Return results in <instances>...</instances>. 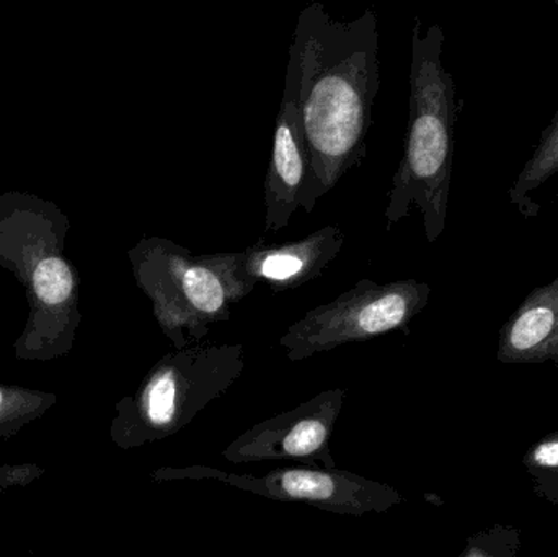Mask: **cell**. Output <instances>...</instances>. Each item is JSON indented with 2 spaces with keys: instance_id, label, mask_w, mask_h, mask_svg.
Instances as JSON below:
<instances>
[{
  "instance_id": "8",
  "label": "cell",
  "mask_w": 558,
  "mask_h": 557,
  "mask_svg": "<svg viewBox=\"0 0 558 557\" xmlns=\"http://www.w3.org/2000/svg\"><path fill=\"white\" fill-rule=\"evenodd\" d=\"M556 175H558V110L549 126L541 134L539 144L534 149L533 156L524 164L520 175L508 190V198L524 216H536L541 208L533 205L530 195Z\"/></svg>"
},
{
  "instance_id": "7",
  "label": "cell",
  "mask_w": 558,
  "mask_h": 557,
  "mask_svg": "<svg viewBox=\"0 0 558 557\" xmlns=\"http://www.w3.org/2000/svg\"><path fill=\"white\" fill-rule=\"evenodd\" d=\"M497 360L505 365L558 366V277L511 314L498 336Z\"/></svg>"
},
{
  "instance_id": "13",
  "label": "cell",
  "mask_w": 558,
  "mask_h": 557,
  "mask_svg": "<svg viewBox=\"0 0 558 557\" xmlns=\"http://www.w3.org/2000/svg\"><path fill=\"white\" fill-rule=\"evenodd\" d=\"M325 438H327L325 425L311 419V421L301 422L292 428L291 434L282 441V448L292 457H304V455L317 451Z\"/></svg>"
},
{
  "instance_id": "9",
  "label": "cell",
  "mask_w": 558,
  "mask_h": 557,
  "mask_svg": "<svg viewBox=\"0 0 558 557\" xmlns=\"http://www.w3.org/2000/svg\"><path fill=\"white\" fill-rule=\"evenodd\" d=\"M523 467L534 496L558 506V432L546 435L524 453Z\"/></svg>"
},
{
  "instance_id": "5",
  "label": "cell",
  "mask_w": 558,
  "mask_h": 557,
  "mask_svg": "<svg viewBox=\"0 0 558 557\" xmlns=\"http://www.w3.org/2000/svg\"><path fill=\"white\" fill-rule=\"evenodd\" d=\"M301 68L294 46H289L284 92L275 124L270 166L265 179V232H278L301 209L311 159L302 124Z\"/></svg>"
},
{
  "instance_id": "3",
  "label": "cell",
  "mask_w": 558,
  "mask_h": 557,
  "mask_svg": "<svg viewBox=\"0 0 558 557\" xmlns=\"http://www.w3.org/2000/svg\"><path fill=\"white\" fill-rule=\"evenodd\" d=\"M136 262L154 314L180 350L202 342L213 324L231 319L232 304L258 287L248 277L244 251L195 255L170 239L150 238L137 247Z\"/></svg>"
},
{
  "instance_id": "11",
  "label": "cell",
  "mask_w": 558,
  "mask_h": 557,
  "mask_svg": "<svg viewBox=\"0 0 558 557\" xmlns=\"http://www.w3.org/2000/svg\"><path fill=\"white\" fill-rule=\"evenodd\" d=\"M33 284L46 304L64 303L72 291V274L61 258H46L36 267Z\"/></svg>"
},
{
  "instance_id": "4",
  "label": "cell",
  "mask_w": 558,
  "mask_h": 557,
  "mask_svg": "<svg viewBox=\"0 0 558 557\" xmlns=\"http://www.w3.org/2000/svg\"><path fill=\"white\" fill-rule=\"evenodd\" d=\"M432 287L422 281L400 280L379 284L369 278L327 304L308 311L279 339L291 360L363 342L392 330L410 332V323L428 306Z\"/></svg>"
},
{
  "instance_id": "1",
  "label": "cell",
  "mask_w": 558,
  "mask_h": 557,
  "mask_svg": "<svg viewBox=\"0 0 558 557\" xmlns=\"http://www.w3.org/2000/svg\"><path fill=\"white\" fill-rule=\"evenodd\" d=\"M292 46L301 68L302 124L311 170L301 209L312 213L367 154L380 88L379 28L373 9L350 22L318 2L301 10Z\"/></svg>"
},
{
  "instance_id": "14",
  "label": "cell",
  "mask_w": 558,
  "mask_h": 557,
  "mask_svg": "<svg viewBox=\"0 0 558 557\" xmlns=\"http://www.w3.org/2000/svg\"><path fill=\"white\" fill-rule=\"evenodd\" d=\"M0 405H2V392H0Z\"/></svg>"
},
{
  "instance_id": "6",
  "label": "cell",
  "mask_w": 558,
  "mask_h": 557,
  "mask_svg": "<svg viewBox=\"0 0 558 557\" xmlns=\"http://www.w3.org/2000/svg\"><path fill=\"white\" fill-rule=\"evenodd\" d=\"M343 231L338 226H325L298 241L267 244L262 238L245 249V268L257 284L271 291L294 290L322 277L343 249Z\"/></svg>"
},
{
  "instance_id": "10",
  "label": "cell",
  "mask_w": 558,
  "mask_h": 557,
  "mask_svg": "<svg viewBox=\"0 0 558 557\" xmlns=\"http://www.w3.org/2000/svg\"><path fill=\"white\" fill-rule=\"evenodd\" d=\"M459 557H526L523 533L517 526L495 523L474 533Z\"/></svg>"
},
{
  "instance_id": "12",
  "label": "cell",
  "mask_w": 558,
  "mask_h": 557,
  "mask_svg": "<svg viewBox=\"0 0 558 557\" xmlns=\"http://www.w3.org/2000/svg\"><path fill=\"white\" fill-rule=\"evenodd\" d=\"M281 489L298 499L325 500L335 491L330 476L314 471H288L281 474Z\"/></svg>"
},
{
  "instance_id": "2",
  "label": "cell",
  "mask_w": 558,
  "mask_h": 557,
  "mask_svg": "<svg viewBox=\"0 0 558 557\" xmlns=\"http://www.w3.org/2000/svg\"><path fill=\"white\" fill-rule=\"evenodd\" d=\"M445 32L432 25L422 32L415 20L410 61L409 123L402 159L392 177L384 219L390 231L413 208L423 218L428 242L442 235L448 219L454 162L458 97L454 77L442 64Z\"/></svg>"
}]
</instances>
